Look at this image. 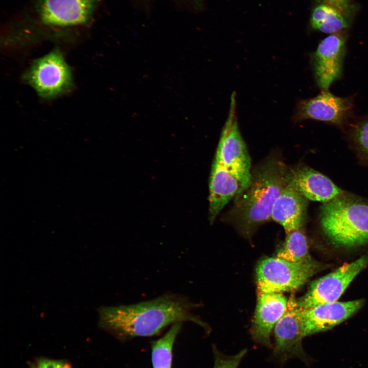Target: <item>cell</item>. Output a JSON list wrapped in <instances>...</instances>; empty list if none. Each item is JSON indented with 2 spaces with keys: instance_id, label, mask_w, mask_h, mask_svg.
<instances>
[{
  "instance_id": "1",
  "label": "cell",
  "mask_w": 368,
  "mask_h": 368,
  "mask_svg": "<svg viewBox=\"0 0 368 368\" xmlns=\"http://www.w3.org/2000/svg\"><path fill=\"white\" fill-rule=\"evenodd\" d=\"M197 305L183 295L167 293L129 305L102 307V328L121 340L150 336L171 324L192 321L205 327L193 313Z\"/></svg>"
},
{
  "instance_id": "2",
  "label": "cell",
  "mask_w": 368,
  "mask_h": 368,
  "mask_svg": "<svg viewBox=\"0 0 368 368\" xmlns=\"http://www.w3.org/2000/svg\"><path fill=\"white\" fill-rule=\"evenodd\" d=\"M287 171L282 162L272 158L251 172L248 185L236 197L229 213L244 232L271 218L273 205L286 185Z\"/></svg>"
},
{
  "instance_id": "3",
  "label": "cell",
  "mask_w": 368,
  "mask_h": 368,
  "mask_svg": "<svg viewBox=\"0 0 368 368\" xmlns=\"http://www.w3.org/2000/svg\"><path fill=\"white\" fill-rule=\"evenodd\" d=\"M100 0H30L17 19L25 30L66 32L90 26Z\"/></svg>"
},
{
  "instance_id": "4",
  "label": "cell",
  "mask_w": 368,
  "mask_h": 368,
  "mask_svg": "<svg viewBox=\"0 0 368 368\" xmlns=\"http://www.w3.org/2000/svg\"><path fill=\"white\" fill-rule=\"evenodd\" d=\"M323 231L335 244L353 247L368 243V205L339 196L321 208Z\"/></svg>"
},
{
  "instance_id": "5",
  "label": "cell",
  "mask_w": 368,
  "mask_h": 368,
  "mask_svg": "<svg viewBox=\"0 0 368 368\" xmlns=\"http://www.w3.org/2000/svg\"><path fill=\"white\" fill-rule=\"evenodd\" d=\"M320 266L313 259L301 262H292L277 257L264 259L256 270L259 294L295 290L317 272Z\"/></svg>"
},
{
  "instance_id": "6",
  "label": "cell",
  "mask_w": 368,
  "mask_h": 368,
  "mask_svg": "<svg viewBox=\"0 0 368 368\" xmlns=\"http://www.w3.org/2000/svg\"><path fill=\"white\" fill-rule=\"evenodd\" d=\"M23 79L44 99L60 97L74 87L71 70L57 49L34 60Z\"/></svg>"
},
{
  "instance_id": "7",
  "label": "cell",
  "mask_w": 368,
  "mask_h": 368,
  "mask_svg": "<svg viewBox=\"0 0 368 368\" xmlns=\"http://www.w3.org/2000/svg\"><path fill=\"white\" fill-rule=\"evenodd\" d=\"M214 160L249 182L250 158L238 127L234 92L231 97L229 112L222 130Z\"/></svg>"
},
{
  "instance_id": "8",
  "label": "cell",
  "mask_w": 368,
  "mask_h": 368,
  "mask_svg": "<svg viewBox=\"0 0 368 368\" xmlns=\"http://www.w3.org/2000/svg\"><path fill=\"white\" fill-rule=\"evenodd\" d=\"M368 264V256L346 263L334 271L313 282L307 292L297 300L303 309L336 302L343 294L354 278Z\"/></svg>"
},
{
  "instance_id": "9",
  "label": "cell",
  "mask_w": 368,
  "mask_h": 368,
  "mask_svg": "<svg viewBox=\"0 0 368 368\" xmlns=\"http://www.w3.org/2000/svg\"><path fill=\"white\" fill-rule=\"evenodd\" d=\"M302 310L293 297L288 300L287 308L274 327V356L281 361L297 357L307 363L310 358L302 345L305 337Z\"/></svg>"
},
{
  "instance_id": "10",
  "label": "cell",
  "mask_w": 368,
  "mask_h": 368,
  "mask_svg": "<svg viewBox=\"0 0 368 368\" xmlns=\"http://www.w3.org/2000/svg\"><path fill=\"white\" fill-rule=\"evenodd\" d=\"M347 37L346 30L331 34L319 43L313 55L316 81L324 91L342 74Z\"/></svg>"
},
{
  "instance_id": "11",
  "label": "cell",
  "mask_w": 368,
  "mask_h": 368,
  "mask_svg": "<svg viewBox=\"0 0 368 368\" xmlns=\"http://www.w3.org/2000/svg\"><path fill=\"white\" fill-rule=\"evenodd\" d=\"M311 29L333 34L349 28L358 10L354 0H311Z\"/></svg>"
},
{
  "instance_id": "12",
  "label": "cell",
  "mask_w": 368,
  "mask_h": 368,
  "mask_svg": "<svg viewBox=\"0 0 368 368\" xmlns=\"http://www.w3.org/2000/svg\"><path fill=\"white\" fill-rule=\"evenodd\" d=\"M352 106L350 99L324 91L314 98L300 101L293 119L295 121L312 119L340 125L348 119Z\"/></svg>"
},
{
  "instance_id": "13",
  "label": "cell",
  "mask_w": 368,
  "mask_h": 368,
  "mask_svg": "<svg viewBox=\"0 0 368 368\" xmlns=\"http://www.w3.org/2000/svg\"><path fill=\"white\" fill-rule=\"evenodd\" d=\"M363 303V300L336 301L303 309L305 337L332 329L351 316Z\"/></svg>"
},
{
  "instance_id": "14",
  "label": "cell",
  "mask_w": 368,
  "mask_h": 368,
  "mask_svg": "<svg viewBox=\"0 0 368 368\" xmlns=\"http://www.w3.org/2000/svg\"><path fill=\"white\" fill-rule=\"evenodd\" d=\"M286 183L307 199L325 203L341 196L343 193L329 178L308 167L288 170Z\"/></svg>"
},
{
  "instance_id": "15",
  "label": "cell",
  "mask_w": 368,
  "mask_h": 368,
  "mask_svg": "<svg viewBox=\"0 0 368 368\" xmlns=\"http://www.w3.org/2000/svg\"><path fill=\"white\" fill-rule=\"evenodd\" d=\"M209 180V217L212 223L224 206L249 183L215 160Z\"/></svg>"
},
{
  "instance_id": "16",
  "label": "cell",
  "mask_w": 368,
  "mask_h": 368,
  "mask_svg": "<svg viewBox=\"0 0 368 368\" xmlns=\"http://www.w3.org/2000/svg\"><path fill=\"white\" fill-rule=\"evenodd\" d=\"M287 303L286 297L280 293L259 294L251 328L255 340L271 347L272 330L285 313Z\"/></svg>"
},
{
  "instance_id": "17",
  "label": "cell",
  "mask_w": 368,
  "mask_h": 368,
  "mask_svg": "<svg viewBox=\"0 0 368 368\" xmlns=\"http://www.w3.org/2000/svg\"><path fill=\"white\" fill-rule=\"evenodd\" d=\"M306 199L286 183L273 205L271 219L281 225L286 233L301 228L306 215Z\"/></svg>"
},
{
  "instance_id": "18",
  "label": "cell",
  "mask_w": 368,
  "mask_h": 368,
  "mask_svg": "<svg viewBox=\"0 0 368 368\" xmlns=\"http://www.w3.org/2000/svg\"><path fill=\"white\" fill-rule=\"evenodd\" d=\"M182 323L173 324L161 338L151 343V360L153 368H172V351Z\"/></svg>"
},
{
  "instance_id": "19",
  "label": "cell",
  "mask_w": 368,
  "mask_h": 368,
  "mask_svg": "<svg viewBox=\"0 0 368 368\" xmlns=\"http://www.w3.org/2000/svg\"><path fill=\"white\" fill-rule=\"evenodd\" d=\"M277 257L292 262L311 260L306 237L301 228L286 233L285 242L277 254Z\"/></svg>"
},
{
  "instance_id": "20",
  "label": "cell",
  "mask_w": 368,
  "mask_h": 368,
  "mask_svg": "<svg viewBox=\"0 0 368 368\" xmlns=\"http://www.w3.org/2000/svg\"><path fill=\"white\" fill-rule=\"evenodd\" d=\"M213 349L214 355L213 368H238L247 352V350L245 349L234 355L227 356L221 353L216 347L213 348Z\"/></svg>"
},
{
  "instance_id": "21",
  "label": "cell",
  "mask_w": 368,
  "mask_h": 368,
  "mask_svg": "<svg viewBox=\"0 0 368 368\" xmlns=\"http://www.w3.org/2000/svg\"><path fill=\"white\" fill-rule=\"evenodd\" d=\"M354 136L360 147L368 153V117L357 125Z\"/></svg>"
},
{
  "instance_id": "22",
  "label": "cell",
  "mask_w": 368,
  "mask_h": 368,
  "mask_svg": "<svg viewBox=\"0 0 368 368\" xmlns=\"http://www.w3.org/2000/svg\"><path fill=\"white\" fill-rule=\"evenodd\" d=\"M30 368H72L65 360L40 358L37 359Z\"/></svg>"
}]
</instances>
